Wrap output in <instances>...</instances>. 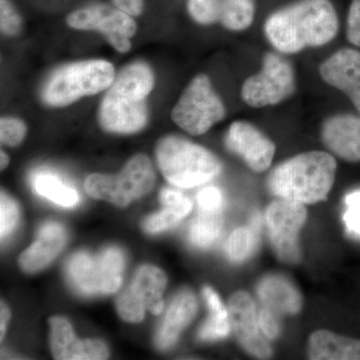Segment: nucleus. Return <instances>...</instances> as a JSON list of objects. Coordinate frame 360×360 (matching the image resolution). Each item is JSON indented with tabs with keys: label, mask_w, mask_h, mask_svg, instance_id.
<instances>
[{
	"label": "nucleus",
	"mask_w": 360,
	"mask_h": 360,
	"mask_svg": "<svg viewBox=\"0 0 360 360\" xmlns=\"http://www.w3.org/2000/svg\"><path fill=\"white\" fill-rule=\"evenodd\" d=\"M338 30L340 20L330 0H296L270 14L264 27L269 44L283 54L328 44Z\"/></svg>",
	"instance_id": "obj_1"
},
{
	"label": "nucleus",
	"mask_w": 360,
	"mask_h": 360,
	"mask_svg": "<svg viewBox=\"0 0 360 360\" xmlns=\"http://www.w3.org/2000/svg\"><path fill=\"white\" fill-rule=\"evenodd\" d=\"M153 86L155 75L146 63L136 61L122 68L99 105L101 127L112 134L141 131L148 123L146 98Z\"/></svg>",
	"instance_id": "obj_2"
},
{
	"label": "nucleus",
	"mask_w": 360,
	"mask_h": 360,
	"mask_svg": "<svg viewBox=\"0 0 360 360\" xmlns=\"http://www.w3.org/2000/svg\"><path fill=\"white\" fill-rule=\"evenodd\" d=\"M336 170L338 162L330 153L307 151L274 167L267 177V189L277 198L314 205L328 198Z\"/></svg>",
	"instance_id": "obj_3"
},
{
	"label": "nucleus",
	"mask_w": 360,
	"mask_h": 360,
	"mask_svg": "<svg viewBox=\"0 0 360 360\" xmlns=\"http://www.w3.org/2000/svg\"><path fill=\"white\" fill-rule=\"evenodd\" d=\"M155 155L161 174L179 188L202 186L222 172L221 162L217 156L179 135L161 139L156 146Z\"/></svg>",
	"instance_id": "obj_4"
},
{
	"label": "nucleus",
	"mask_w": 360,
	"mask_h": 360,
	"mask_svg": "<svg viewBox=\"0 0 360 360\" xmlns=\"http://www.w3.org/2000/svg\"><path fill=\"white\" fill-rule=\"evenodd\" d=\"M115 77L113 65L103 59L70 63L52 73L42 90V99L53 108L70 105L110 89Z\"/></svg>",
	"instance_id": "obj_5"
},
{
	"label": "nucleus",
	"mask_w": 360,
	"mask_h": 360,
	"mask_svg": "<svg viewBox=\"0 0 360 360\" xmlns=\"http://www.w3.org/2000/svg\"><path fill=\"white\" fill-rule=\"evenodd\" d=\"M155 172L148 156H134L115 175L90 174L84 182V189L90 198L105 200L120 207H127L134 201L153 191Z\"/></svg>",
	"instance_id": "obj_6"
},
{
	"label": "nucleus",
	"mask_w": 360,
	"mask_h": 360,
	"mask_svg": "<svg viewBox=\"0 0 360 360\" xmlns=\"http://www.w3.org/2000/svg\"><path fill=\"white\" fill-rule=\"evenodd\" d=\"M125 259L117 248H108L99 255L80 251L68 260L71 285L84 295H111L120 290Z\"/></svg>",
	"instance_id": "obj_7"
},
{
	"label": "nucleus",
	"mask_w": 360,
	"mask_h": 360,
	"mask_svg": "<svg viewBox=\"0 0 360 360\" xmlns=\"http://www.w3.org/2000/svg\"><path fill=\"white\" fill-rule=\"evenodd\" d=\"M226 110L206 75H198L187 85L172 112L175 124L189 134L202 135L221 122Z\"/></svg>",
	"instance_id": "obj_8"
},
{
	"label": "nucleus",
	"mask_w": 360,
	"mask_h": 360,
	"mask_svg": "<svg viewBox=\"0 0 360 360\" xmlns=\"http://www.w3.org/2000/svg\"><path fill=\"white\" fill-rule=\"evenodd\" d=\"M295 89V73L290 61L276 52H267L259 72L243 82L241 98L250 108H266L290 98Z\"/></svg>",
	"instance_id": "obj_9"
},
{
	"label": "nucleus",
	"mask_w": 360,
	"mask_h": 360,
	"mask_svg": "<svg viewBox=\"0 0 360 360\" xmlns=\"http://www.w3.org/2000/svg\"><path fill=\"white\" fill-rule=\"evenodd\" d=\"M307 219L303 203L277 198L267 206L265 224L270 245L283 264L296 265L302 262L300 234Z\"/></svg>",
	"instance_id": "obj_10"
},
{
	"label": "nucleus",
	"mask_w": 360,
	"mask_h": 360,
	"mask_svg": "<svg viewBox=\"0 0 360 360\" xmlns=\"http://www.w3.org/2000/svg\"><path fill=\"white\" fill-rule=\"evenodd\" d=\"M165 272L153 265L139 267L129 285L116 300V309L123 321L139 323L146 310L158 315L163 311L162 295L167 288Z\"/></svg>",
	"instance_id": "obj_11"
},
{
	"label": "nucleus",
	"mask_w": 360,
	"mask_h": 360,
	"mask_svg": "<svg viewBox=\"0 0 360 360\" xmlns=\"http://www.w3.org/2000/svg\"><path fill=\"white\" fill-rule=\"evenodd\" d=\"M227 309L231 333L239 347L255 359H270L274 349L260 328L257 303L252 296L248 291H236L229 298Z\"/></svg>",
	"instance_id": "obj_12"
},
{
	"label": "nucleus",
	"mask_w": 360,
	"mask_h": 360,
	"mask_svg": "<svg viewBox=\"0 0 360 360\" xmlns=\"http://www.w3.org/2000/svg\"><path fill=\"white\" fill-rule=\"evenodd\" d=\"M224 142L231 153L239 156L257 174L266 172L276 155V143L255 125L243 120L232 123Z\"/></svg>",
	"instance_id": "obj_13"
},
{
	"label": "nucleus",
	"mask_w": 360,
	"mask_h": 360,
	"mask_svg": "<svg viewBox=\"0 0 360 360\" xmlns=\"http://www.w3.org/2000/svg\"><path fill=\"white\" fill-rule=\"evenodd\" d=\"M257 0H187V11L202 25L219 23L231 32L248 30L255 21Z\"/></svg>",
	"instance_id": "obj_14"
},
{
	"label": "nucleus",
	"mask_w": 360,
	"mask_h": 360,
	"mask_svg": "<svg viewBox=\"0 0 360 360\" xmlns=\"http://www.w3.org/2000/svg\"><path fill=\"white\" fill-rule=\"evenodd\" d=\"M132 18L115 6L98 4L72 11L66 18V22L75 30H97L108 41L115 37H134L137 25Z\"/></svg>",
	"instance_id": "obj_15"
},
{
	"label": "nucleus",
	"mask_w": 360,
	"mask_h": 360,
	"mask_svg": "<svg viewBox=\"0 0 360 360\" xmlns=\"http://www.w3.org/2000/svg\"><path fill=\"white\" fill-rule=\"evenodd\" d=\"M51 347L58 360L108 359L110 352L105 343L99 340H78L68 321L60 316L49 319Z\"/></svg>",
	"instance_id": "obj_16"
},
{
	"label": "nucleus",
	"mask_w": 360,
	"mask_h": 360,
	"mask_svg": "<svg viewBox=\"0 0 360 360\" xmlns=\"http://www.w3.org/2000/svg\"><path fill=\"white\" fill-rule=\"evenodd\" d=\"M319 75L326 84L342 91L360 113V51L340 49L321 63Z\"/></svg>",
	"instance_id": "obj_17"
},
{
	"label": "nucleus",
	"mask_w": 360,
	"mask_h": 360,
	"mask_svg": "<svg viewBox=\"0 0 360 360\" xmlns=\"http://www.w3.org/2000/svg\"><path fill=\"white\" fill-rule=\"evenodd\" d=\"M321 141L341 160L360 162V116L338 115L326 118L322 123Z\"/></svg>",
	"instance_id": "obj_18"
},
{
	"label": "nucleus",
	"mask_w": 360,
	"mask_h": 360,
	"mask_svg": "<svg viewBox=\"0 0 360 360\" xmlns=\"http://www.w3.org/2000/svg\"><path fill=\"white\" fill-rule=\"evenodd\" d=\"M198 310V302L193 291L182 290L170 302L165 319L158 329L155 345L158 349L174 347L179 335L193 321Z\"/></svg>",
	"instance_id": "obj_19"
},
{
	"label": "nucleus",
	"mask_w": 360,
	"mask_h": 360,
	"mask_svg": "<svg viewBox=\"0 0 360 360\" xmlns=\"http://www.w3.org/2000/svg\"><path fill=\"white\" fill-rule=\"evenodd\" d=\"M257 292L262 307L281 315H296L303 307L302 293L292 281L281 274H269L257 283Z\"/></svg>",
	"instance_id": "obj_20"
},
{
	"label": "nucleus",
	"mask_w": 360,
	"mask_h": 360,
	"mask_svg": "<svg viewBox=\"0 0 360 360\" xmlns=\"http://www.w3.org/2000/svg\"><path fill=\"white\" fill-rule=\"evenodd\" d=\"M66 243L65 229L58 222H46L40 227L37 239L20 255L23 271L34 274L51 264Z\"/></svg>",
	"instance_id": "obj_21"
},
{
	"label": "nucleus",
	"mask_w": 360,
	"mask_h": 360,
	"mask_svg": "<svg viewBox=\"0 0 360 360\" xmlns=\"http://www.w3.org/2000/svg\"><path fill=\"white\" fill-rule=\"evenodd\" d=\"M307 355L310 360H360V340L319 329L307 340Z\"/></svg>",
	"instance_id": "obj_22"
},
{
	"label": "nucleus",
	"mask_w": 360,
	"mask_h": 360,
	"mask_svg": "<svg viewBox=\"0 0 360 360\" xmlns=\"http://www.w3.org/2000/svg\"><path fill=\"white\" fill-rule=\"evenodd\" d=\"M202 295L210 309V317L200 326L198 338L201 341L224 340L231 333L229 309L221 302L217 291L210 286L203 288Z\"/></svg>",
	"instance_id": "obj_23"
},
{
	"label": "nucleus",
	"mask_w": 360,
	"mask_h": 360,
	"mask_svg": "<svg viewBox=\"0 0 360 360\" xmlns=\"http://www.w3.org/2000/svg\"><path fill=\"white\" fill-rule=\"evenodd\" d=\"M35 193L63 207H72L79 202V194L72 187L66 186L58 175L44 172L32 179Z\"/></svg>",
	"instance_id": "obj_24"
},
{
	"label": "nucleus",
	"mask_w": 360,
	"mask_h": 360,
	"mask_svg": "<svg viewBox=\"0 0 360 360\" xmlns=\"http://www.w3.org/2000/svg\"><path fill=\"white\" fill-rule=\"evenodd\" d=\"M220 233L221 221L219 214L200 212L189 226L188 238L196 248H208L219 238Z\"/></svg>",
	"instance_id": "obj_25"
},
{
	"label": "nucleus",
	"mask_w": 360,
	"mask_h": 360,
	"mask_svg": "<svg viewBox=\"0 0 360 360\" xmlns=\"http://www.w3.org/2000/svg\"><path fill=\"white\" fill-rule=\"evenodd\" d=\"M257 236L253 229L238 227L227 239L225 253L233 264H243L252 257L257 250Z\"/></svg>",
	"instance_id": "obj_26"
},
{
	"label": "nucleus",
	"mask_w": 360,
	"mask_h": 360,
	"mask_svg": "<svg viewBox=\"0 0 360 360\" xmlns=\"http://www.w3.org/2000/svg\"><path fill=\"white\" fill-rule=\"evenodd\" d=\"M187 217L186 213L180 212L172 206H163V210L146 217L142 222V229L148 234L160 233L172 229L180 220Z\"/></svg>",
	"instance_id": "obj_27"
},
{
	"label": "nucleus",
	"mask_w": 360,
	"mask_h": 360,
	"mask_svg": "<svg viewBox=\"0 0 360 360\" xmlns=\"http://www.w3.org/2000/svg\"><path fill=\"white\" fill-rule=\"evenodd\" d=\"M20 215L18 203L2 191L0 196V236L2 240L8 238L16 229Z\"/></svg>",
	"instance_id": "obj_28"
},
{
	"label": "nucleus",
	"mask_w": 360,
	"mask_h": 360,
	"mask_svg": "<svg viewBox=\"0 0 360 360\" xmlns=\"http://www.w3.org/2000/svg\"><path fill=\"white\" fill-rule=\"evenodd\" d=\"M27 131L25 123L18 118L2 117L0 120V139L1 143L18 146L22 142Z\"/></svg>",
	"instance_id": "obj_29"
},
{
	"label": "nucleus",
	"mask_w": 360,
	"mask_h": 360,
	"mask_svg": "<svg viewBox=\"0 0 360 360\" xmlns=\"http://www.w3.org/2000/svg\"><path fill=\"white\" fill-rule=\"evenodd\" d=\"M200 212L219 214L224 206V196L219 188L208 186L201 189L196 196Z\"/></svg>",
	"instance_id": "obj_30"
},
{
	"label": "nucleus",
	"mask_w": 360,
	"mask_h": 360,
	"mask_svg": "<svg viewBox=\"0 0 360 360\" xmlns=\"http://www.w3.org/2000/svg\"><path fill=\"white\" fill-rule=\"evenodd\" d=\"M347 212L343 221L347 225L348 233L360 238V191H352L345 198Z\"/></svg>",
	"instance_id": "obj_31"
},
{
	"label": "nucleus",
	"mask_w": 360,
	"mask_h": 360,
	"mask_svg": "<svg viewBox=\"0 0 360 360\" xmlns=\"http://www.w3.org/2000/svg\"><path fill=\"white\" fill-rule=\"evenodd\" d=\"M0 28L4 34H18L21 30V18L9 0H0Z\"/></svg>",
	"instance_id": "obj_32"
},
{
	"label": "nucleus",
	"mask_w": 360,
	"mask_h": 360,
	"mask_svg": "<svg viewBox=\"0 0 360 360\" xmlns=\"http://www.w3.org/2000/svg\"><path fill=\"white\" fill-rule=\"evenodd\" d=\"M258 321H259L262 333L269 341L276 340L281 335V326L279 322V315L276 312L262 307V309L258 311Z\"/></svg>",
	"instance_id": "obj_33"
},
{
	"label": "nucleus",
	"mask_w": 360,
	"mask_h": 360,
	"mask_svg": "<svg viewBox=\"0 0 360 360\" xmlns=\"http://www.w3.org/2000/svg\"><path fill=\"white\" fill-rule=\"evenodd\" d=\"M347 37L350 44L360 47V0H352L348 9Z\"/></svg>",
	"instance_id": "obj_34"
},
{
	"label": "nucleus",
	"mask_w": 360,
	"mask_h": 360,
	"mask_svg": "<svg viewBox=\"0 0 360 360\" xmlns=\"http://www.w3.org/2000/svg\"><path fill=\"white\" fill-rule=\"evenodd\" d=\"M161 203L163 206H172L177 208L180 212L186 213V215L193 210V203L191 200L186 198L184 194L172 188H163L160 195Z\"/></svg>",
	"instance_id": "obj_35"
},
{
	"label": "nucleus",
	"mask_w": 360,
	"mask_h": 360,
	"mask_svg": "<svg viewBox=\"0 0 360 360\" xmlns=\"http://www.w3.org/2000/svg\"><path fill=\"white\" fill-rule=\"evenodd\" d=\"M113 6L129 15L139 16L143 11L144 0H111Z\"/></svg>",
	"instance_id": "obj_36"
},
{
	"label": "nucleus",
	"mask_w": 360,
	"mask_h": 360,
	"mask_svg": "<svg viewBox=\"0 0 360 360\" xmlns=\"http://www.w3.org/2000/svg\"><path fill=\"white\" fill-rule=\"evenodd\" d=\"M0 340H4V335H6L7 323L11 319V311L6 303L1 302V309H0Z\"/></svg>",
	"instance_id": "obj_37"
},
{
	"label": "nucleus",
	"mask_w": 360,
	"mask_h": 360,
	"mask_svg": "<svg viewBox=\"0 0 360 360\" xmlns=\"http://www.w3.org/2000/svg\"><path fill=\"white\" fill-rule=\"evenodd\" d=\"M0 158H1V161H0V167H1V169L4 170V168H6L7 165H8L9 158L4 151H1V153H0Z\"/></svg>",
	"instance_id": "obj_38"
}]
</instances>
